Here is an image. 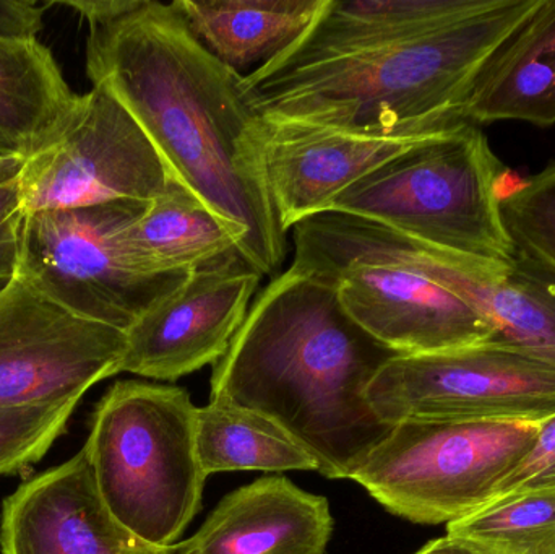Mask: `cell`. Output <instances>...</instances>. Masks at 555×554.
Here are the masks:
<instances>
[{
  "label": "cell",
  "mask_w": 555,
  "mask_h": 554,
  "mask_svg": "<svg viewBox=\"0 0 555 554\" xmlns=\"http://www.w3.org/2000/svg\"><path fill=\"white\" fill-rule=\"evenodd\" d=\"M87 74L129 111L171 175L243 233L241 257L276 276L287 233L267 179L266 124L244 75L195 38L175 3L155 0L90 26Z\"/></svg>",
  "instance_id": "6da1fadb"
},
{
  "label": "cell",
  "mask_w": 555,
  "mask_h": 554,
  "mask_svg": "<svg viewBox=\"0 0 555 554\" xmlns=\"http://www.w3.org/2000/svg\"><path fill=\"white\" fill-rule=\"evenodd\" d=\"M398 357L362 331L328 279L291 266L257 296L211 374V400L275 422L330 480L352 474L393 426L367 390Z\"/></svg>",
  "instance_id": "7a4b0ae2"
},
{
  "label": "cell",
  "mask_w": 555,
  "mask_h": 554,
  "mask_svg": "<svg viewBox=\"0 0 555 554\" xmlns=\"http://www.w3.org/2000/svg\"><path fill=\"white\" fill-rule=\"evenodd\" d=\"M538 0H494L488 9L416 38L307 67L244 75L266 124L364 132L439 130L465 119L476 75Z\"/></svg>",
  "instance_id": "3957f363"
},
{
  "label": "cell",
  "mask_w": 555,
  "mask_h": 554,
  "mask_svg": "<svg viewBox=\"0 0 555 554\" xmlns=\"http://www.w3.org/2000/svg\"><path fill=\"white\" fill-rule=\"evenodd\" d=\"M114 519L143 542L179 543L202 506L197 407L188 390L122 381L98 402L83 446Z\"/></svg>",
  "instance_id": "277c9868"
},
{
  "label": "cell",
  "mask_w": 555,
  "mask_h": 554,
  "mask_svg": "<svg viewBox=\"0 0 555 554\" xmlns=\"http://www.w3.org/2000/svg\"><path fill=\"white\" fill-rule=\"evenodd\" d=\"M504 175L478 124L463 120L346 189L330 210L439 249L505 263L515 246L501 215Z\"/></svg>",
  "instance_id": "5b68a950"
},
{
  "label": "cell",
  "mask_w": 555,
  "mask_h": 554,
  "mask_svg": "<svg viewBox=\"0 0 555 554\" xmlns=\"http://www.w3.org/2000/svg\"><path fill=\"white\" fill-rule=\"evenodd\" d=\"M543 422H406L352 474L388 513L424 526L456 523L494 500Z\"/></svg>",
  "instance_id": "8992f818"
},
{
  "label": "cell",
  "mask_w": 555,
  "mask_h": 554,
  "mask_svg": "<svg viewBox=\"0 0 555 554\" xmlns=\"http://www.w3.org/2000/svg\"><path fill=\"white\" fill-rule=\"evenodd\" d=\"M149 204H111L25 215L16 273L75 314L127 332L191 273H149L130 227Z\"/></svg>",
  "instance_id": "52a82bcc"
},
{
  "label": "cell",
  "mask_w": 555,
  "mask_h": 554,
  "mask_svg": "<svg viewBox=\"0 0 555 554\" xmlns=\"http://www.w3.org/2000/svg\"><path fill=\"white\" fill-rule=\"evenodd\" d=\"M176 179L129 111L104 88L77 94L18 179L23 214L150 204Z\"/></svg>",
  "instance_id": "ba28073f"
},
{
  "label": "cell",
  "mask_w": 555,
  "mask_h": 554,
  "mask_svg": "<svg viewBox=\"0 0 555 554\" xmlns=\"http://www.w3.org/2000/svg\"><path fill=\"white\" fill-rule=\"evenodd\" d=\"M375 415L406 422H544L555 413V368L501 345L393 357L367 390Z\"/></svg>",
  "instance_id": "9c48e42d"
},
{
  "label": "cell",
  "mask_w": 555,
  "mask_h": 554,
  "mask_svg": "<svg viewBox=\"0 0 555 554\" xmlns=\"http://www.w3.org/2000/svg\"><path fill=\"white\" fill-rule=\"evenodd\" d=\"M126 332L75 314L22 273L0 286V409L81 400L120 373Z\"/></svg>",
  "instance_id": "30bf717a"
},
{
  "label": "cell",
  "mask_w": 555,
  "mask_h": 554,
  "mask_svg": "<svg viewBox=\"0 0 555 554\" xmlns=\"http://www.w3.org/2000/svg\"><path fill=\"white\" fill-rule=\"evenodd\" d=\"M293 266L328 279L346 314L398 357L459 350L492 338L491 325L469 302L401 263L294 253Z\"/></svg>",
  "instance_id": "8fae6325"
},
{
  "label": "cell",
  "mask_w": 555,
  "mask_h": 554,
  "mask_svg": "<svg viewBox=\"0 0 555 554\" xmlns=\"http://www.w3.org/2000/svg\"><path fill=\"white\" fill-rule=\"evenodd\" d=\"M260 280L240 253L198 267L126 332L120 373L171 383L217 364L246 321Z\"/></svg>",
  "instance_id": "7c38bea8"
},
{
  "label": "cell",
  "mask_w": 555,
  "mask_h": 554,
  "mask_svg": "<svg viewBox=\"0 0 555 554\" xmlns=\"http://www.w3.org/2000/svg\"><path fill=\"white\" fill-rule=\"evenodd\" d=\"M393 262L417 270L473 306L492 328L491 344L555 368V272L515 249L508 262L476 259L393 233Z\"/></svg>",
  "instance_id": "4fadbf2b"
},
{
  "label": "cell",
  "mask_w": 555,
  "mask_h": 554,
  "mask_svg": "<svg viewBox=\"0 0 555 554\" xmlns=\"http://www.w3.org/2000/svg\"><path fill=\"white\" fill-rule=\"evenodd\" d=\"M192 549V539L150 545L114 519L85 448L20 485L2 504V554H189Z\"/></svg>",
  "instance_id": "5bb4252c"
},
{
  "label": "cell",
  "mask_w": 555,
  "mask_h": 554,
  "mask_svg": "<svg viewBox=\"0 0 555 554\" xmlns=\"http://www.w3.org/2000/svg\"><path fill=\"white\" fill-rule=\"evenodd\" d=\"M440 130L384 133L266 124L267 179L281 228L289 233L328 211L346 189Z\"/></svg>",
  "instance_id": "9a60e30c"
},
{
  "label": "cell",
  "mask_w": 555,
  "mask_h": 554,
  "mask_svg": "<svg viewBox=\"0 0 555 554\" xmlns=\"http://www.w3.org/2000/svg\"><path fill=\"white\" fill-rule=\"evenodd\" d=\"M332 530L326 498L287 478H260L211 511L189 554H325Z\"/></svg>",
  "instance_id": "2e32d148"
},
{
  "label": "cell",
  "mask_w": 555,
  "mask_h": 554,
  "mask_svg": "<svg viewBox=\"0 0 555 554\" xmlns=\"http://www.w3.org/2000/svg\"><path fill=\"white\" fill-rule=\"evenodd\" d=\"M494 0H326L315 22L293 44L259 68L269 72L307 67L361 54L426 35Z\"/></svg>",
  "instance_id": "e0dca14e"
},
{
  "label": "cell",
  "mask_w": 555,
  "mask_h": 554,
  "mask_svg": "<svg viewBox=\"0 0 555 554\" xmlns=\"http://www.w3.org/2000/svg\"><path fill=\"white\" fill-rule=\"evenodd\" d=\"M465 119L555 124V0H538L476 75Z\"/></svg>",
  "instance_id": "ac0fdd59"
},
{
  "label": "cell",
  "mask_w": 555,
  "mask_h": 554,
  "mask_svg": "<svg viewBox=\"0 0 555 554\" xmlns=\"http://www.w3.org/2000/svg\"><path fill=\"white\" fill-rule=\"evenodd\" d=\"M195 38L234 70L267 64L300 38L326 0L172 2Z\"/></svg>",
  "instance_id": "d6986e66"
},
{
  "label": "cell",
  "mask_w": 555,
  "mask_h": 554,
  "mask_svg": "<svg viewBox=\"0 0 555 554\" xmlns=\"http://www.w3.org/2000/svg\"><path fill=\"white\" fill-rule=\"evenodd\" d=\"M130 243L146 272L172 275L240 253L243 233L171 179L133 221Z\"/></svg>",
  "instance_id": "ffe728a7"
},
{
  "label": "cell",
  "mask_w": 555,
  "mask_h": 554,
  "mask_svg": "<svg viewBox=\"0 0 555 554\" xmlns=\"http://www.w3.org/2000/svg\"><path fill=\"white\" fill-rule=\"evenodd\" d=\"M75 96L39 39L0 36V155L31 156L54 132Z\"/></svg>",
  "instance_id": "44dd1931"
},
{
  "label": "cell",
  "mask_w": 555,
  "mask_h": 554,
  "mask_svg": "<svg viewBox=\"0 0 555 554\" xmlns=\"http://www.w3.org/2000/svg\"><path fill=\"white\" fill-rule=\"evenodd\" d=\"M197 452L205 475L221 472H317L315 459L275 422L223 400L197 409Z\"/></svg>",
  "instance_id": "7402d4cb"
},
{
  "label": "cell",
  "mask_w": 555,
  "mask_h": 554,
  "mask_svg": "<svg viewBox=\"0 0 555 554\" xmlns=\"http://www.w3.org/2000/svg\"><path fill=\"white\" fill-rule=\"evenodd\" d=\"M447 536L481 554H555V487L491 501Z\"/></svg>",
  "instance_id": "603a6c76"
},
{
  "label": "cell",
  "mask_w": 555,
  "mask_h": 554,
  "mask_svg": "<svg viewBox=\"0 0 555 554\" xmlns=\"http://www.w3.org/2000/svg\"><path fill=\"white\" fill-rule=\"evenodd\" d=\"M501 215L515 249L555 272V162L502 192Z\"/></svg>",
  "instance_id": "cb8c5ba5"
},
{
  "label": "cell",
  "mask_w": 555,
  "mask_h": 554,
  "mask_svg": "<svg viewBox=\"0 0 555 554\" xmlns=\"http://www.w3.org/2000/svg\"><path fill=\"white\" fill-rule=\"evenodd\" d=\"M80 400L0 409V477L41 461L64 435Z\"/></svg>",
  "instance_id": "d4e9b609"
},
{
  "label": "cell",
  "mask_w": 555,
  "mask_h": 554,
  "mask_svg": "<svg viewBox=\"0 0 555 554\" xmlns=\"http://www.w3.org/2000/svg\"><path fill=\"white\" fill-rule=\"evenodd\" d=\"M555 487V413L541 423L530 451L499 485L494 500L524 491ZM492 500V501H494Z\"/></svg>",
  "instance_id": "484cf974"
},
{
  "label": "cell",
  "mask_w": 555,
  "mask_h": 554,
  "mask_svg": "<svg viewBox=\"0 0 555 554\" xmlns=\"http://www.w3.org/2000/svg\"><path fill=\"white\" fill-rule=\"evenodd\" d=\"M23 214L18 181L0 188V282L15 276L20 262Z\"/></svg>",
  "instance_id": "4316f807"
},
{
  "label": "cell",
  "mask_w": 555,
  "mask_h": 554,
  "mask_svg": "<svg viewBox=\"0 0 555 554\" xmlns=\"http://www.w3.org/2000/svg\"><path fill=\"white\" fill-rule=\"evenodd\" d=\"M46 7L35 0H0V36L38 39Z\"/></svg>",
  "instance_id": "83f0119b"
},
{
  "label": "cell",
  "mask_w": 555,
  "mask_h": 554,
  "mask_svg": "<svg viewBox=\"0 0 555 554\" xmlns=\"http://www.w3.org/2000/svg\"><path fill=\"white\" fill-rule=\"evenodd\" d=\"M140 2L142 0H74V2H59V5L70 7L81 18L87 20L88 26H96L132 12Z\"/></svg>",
  "instance_id": "f1b7e54d"
},
{
  "label": "cell",
  "mask_w": 555,
  "mask_h": 554,
  "mask_svg": "<svg viewBox=\"0 0 555 554\" xmlns=\"http://www.w3.org/2000/svg\"><path fill=\"white\" fill-rule=\"evenodd\" d=\"M414 554H481L476 552L472 546L466 545L462 540L453 539V537L446 536L442 539L434 540L427 543L424 549Z\"/></svg>",
  "instance_id": "f546056e"
},
{
  "label": "cell",
  "mask_w": 555,
  "mask_h": 554,
  "mask_svg": "<svg viewBox=\"0 0 555 554\" xmlns=\"http://www.w3.org/2000/svg\"><path fill=\"white\" fill-rule=\"evenodd\" d=\"M25 162L23 156L0 155V188L18 181L25 168Z\"/></svg>",
  "instance_id": "4dcf8cb0"
}]
</instances>
